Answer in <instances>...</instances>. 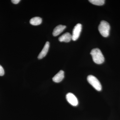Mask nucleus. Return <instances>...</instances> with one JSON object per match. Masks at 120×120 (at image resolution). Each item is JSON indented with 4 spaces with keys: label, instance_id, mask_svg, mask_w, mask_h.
I'll use <instances>...</instances> for the list:
<instances>
[{
    "label": "nucleus",
    "instance_id": "9",
    "mask_svg": "<svg viewBox=\"0 0 120 120\" xmlns=\"http://www.w3.org/2000/svg\"><path fill=\"white\" fill-rule=\"evenodd\" d=\"M72 39V35L68 32L65 33L58 38L60 42H68Z\"/></svg>",
    "mask_w": 120,
    "mask_h": 120
},
{
    "label": "nucleus",
    "instance_id": "5",
    "mask_svg": "<svg viewBox=\"0 0 120 120\" xmlns=\"http://www.w3.org/2000/svg\"><path fill=\"white\" fill-rule=\"evenodd\" d=\"M66 99L69 103L73 106H76L78 105V99L75 95L71 93H68L66 95Z\"/></svg>",
    "mask_w": 120,
    "mask_h": 120
},
{
    "label": "nucleus",
    "instance_id": "3",
    "mask_svg": "<svg viewBox=\"0 0 120 120\" xmlns=\"http://www.w3.org/2000/svg\"><path fill=\"white\" fill-rule=\"evenodd\" d=\"M87 81L98 91H101L102 90V86L98 80L94 76L89 75L87 77Z\"/></svg>",
    "mask_w": 120,
    "mask_h": 120
},
{
    "label": "nucleus",
    "instance_id": "4",
    "mask_svg": "<svg viewBox=\"0 0 120 120\" xmlns=\"http://www.w3.org/2000/svg\"><path fill=\"white\" fill-rule=\"evenodd\" d=\"M82 28V26L81 24L78 23L73 28L72 35V39L73 41H76L79 38Z\"/></svg>",
    "mask_w": 120,
    "mask_h": 120
},
{
    "label": "nucleus",
    "instance_id": "8",
    "mask_svg": "<svg viewBox=\"0 0 120 120\" xmlns=\"http://www.w3.org/2000/svg\"><path fill=\"white\" fill-rule=\"evenodd\" d=\"M66 28V26L60 25L57 26L54 29L52 34L54 37H56L60 34Z\"/></svg>",
    "mask_w": 120,
    "mask_h": 120
},
{
    "label": "nucleus",
    "instance_id": "1",
    "mask_svg": "<svg viewBox=\"0 0 120 120\" xmlns=\"http://www.w3.org/2000/svg\"><path fill=\"white\" fill-rule=\"evenodd\" d=\"M90 54L92 56L94 62L97 64H101L105 61L104 56L99 49L98 48L93 49Z\"/></svg>",
    "mask_w": 120,
    "mask_h": 120
},
{
    "label": "nucleus",
    "instance_id": "13",
    "mask_svg": "<svg viewBox=\"0 0 120 120\" xmlns=\"http://www.w3.org/2000/svg\"><path fill=\"white\" fill-rule=\"evenodd\" d=\"M20 0H11L12 2L15 4H17L18 3H19Z\"/></svg>",
    "mask_w": 120,
    "mask_h": 120
},
{
    "label": "nucleus",
    "instance_id": "7",
    "mask_svg": "<svg viewBox=\"0 0 120 120\" xmlns=\"http://www.w3.org/2000/svg\"><path fill=\"white\" fill-rule=\"evenodd\" d=\"M64 77V72L62 70H61L53 77L52 80L55 82H60L62 81Z\"/></svg>",
    "mask_w": 120,
    "mask_h": 120
},
{
    "label": "nucleus",
    "instance_id": "6",
    "mask_svg": "<svg viewBox=\"0 0 120 120\" xmlns=\"http://www.w3.org/2000/svg\"><path fill=\"white\" fill-rule=\"evenodd\" d=\"M49 42H46V43L44 46L43 49L41 51L40 53L39 54L38 58L39 60L42 59L46 56L49 51Z\"/></svg>",
    "mask_w": 120,
    "mask_h": 120
},
{
    "label": "nucleus",
    "instance_id": "10",
    "mask_svg": "<svg viewBox=\"0 0 120 120\" xmlns=\"http://www.w3.org/2000/svg\"><path fill=\"white\" fill-rule=\"evenodd\" d=\"M42 22V19L41 17H35L32 18L30 20V23L33 26H38Z\"/></svg>",
    "mask_w": 120,
    "mask_h": 120
},
{
    "label": "nucleus",
    "instance_id": "2",
    "mask_svg": "<svg viewBox=\"0 0 120 120\" xmlns=\"http://www.w3.org/2000/svg\"><path fill=\"white\" fill-rule=\"evenodd\" d=\"M110 28V26L108 22L102 20L99 25L98 29L101 34L103 37L106 38L109 35Z\"/></svg>",
    "mask_w": 120,
    "mask_h": 120
},
{
    "label": "nucleus",
    "instance_id": "12",
    "mask_svg": "<svg viewBox=\"0 0 120 120\" xmlns=\"http://www.w3.org/2000/svg\"><path fill=\"white\" fill-rule=\"evenodd\" d=\"M4 70L2 66L0 65V76H2L4 75Z\"/></svg>",
    "mask_w": 120,
    "mask_h": 120
},
{
    "label": "nucleus",
    "instance_id": "11",
    "mask_svg": "<svg viewBox=\"0 0 120 120\" xmlns=\"http://www.w3.org/2000/svg\"><path fill=\"white\" fill-rule=\"evenodd\" d=\"M91 3L95 5L101 6L105 4V0H90Z\"/></svg>",
    "mask_w": 120,
    "mask_h": 120
}]
</instances>
